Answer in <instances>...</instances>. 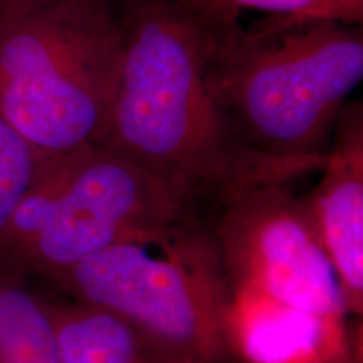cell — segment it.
<instances>
[{
    "label": "cell",
    "mask_w": 363,
    "mask_h": 363,
    "mask_svg": "<svg viewBox=\"0 0 363 363\" xmlns=\"http://www.w3.org/2000/svg\"><path fill=\"white\" fill-rule=\"evenodd\" d=\"M123 57L98 147L135 163L203 220L266 182L303 177L239 138L208 81V21L197 0H118Z\"/></svg>",
    "instance_id": "obj_1"
},
{
    "label": "cell",
    "mask_w": 363,
    "mask_h": 363,
    "mask_svg": "<svg viewBox=\"0 0 363 363\" xmlns=\"http://www.w3.org/2000/svg\"><path fill=\"white\" fill-rule=\"evenodd\" d=\"M207 13L211 88L247 148L301 175L320 172L338 118L363 79L362 26Z\"/></svg>",
    "instance_id": "obj_2"
},
{
    "label": "cell",
    "mask_w": 363,
    "mask_h": 363,
    "mask_svg": "<svg viewBox=\"0 0 363 363\" xmlns=\"http://www.w3.org/2000/svg\"><path fill=\"white\" fill-rule=\"evenodd\" d=\"M199 222L167 185L110 150L40 153L0 233V269L39 283L118 244L162 246Z\"/></svg>",
    "instance_id": "obj_3"
},
{
    "label": "cell",
    "mask_w": 363,
    "mask_h": 363,
    "mask_svg": "<svg viewBox=\"0 0 363 363\" xmlns=\"http://www.w3.org/2000/svg\"><path fill=\"white\" fill-rule=\"evenodd\" d=\"M123 57L118 0L0 13V116L43 155L101 142Z\"/></svg>",
    "instance_id": "obj_4"
},
{
    "label": "cell",
    "mask_w": 363,
    "mask_h": 363,
    "mask_svg": "<svg viewBox=\"0 0 363 363\" xmlns=\"http://www.w3.org/2000/svg\"><path fill=\"white\" fill-rule=\"evenodd\" d=\"M152 247L118 244L35 284L113 313L158 363H239L234 294L203 222Z\"/></svg>",
    "instance_id": "obj_5"
},
{
    "label": "cell",
    "mask_w": 363,
    "mask_h": 363,
    "mask_svg": "<svg viewBox=\"0 0 363 363\" xmlns=\"http://www.w3.org/2000/svg\"><path fill=\"white\" fill-rule=\"evenodd\" d=\"M202 222L234 296L347 325L342 291L306 195L283 182L257 184L217 203Z\"/></svg>",
    "instance_id": "obj_6"
},
{
    "label": "cell",
    "mask_w": 363,
    "mask_h": 363,
    "mask_svg": "<svg viewBox=\"0 0 363 363\" xmlns=\"http://www.w3.org/2000/svg\"><path fill=\"white\" fill-rule=\"evenodd\" d=\"M320 180L306 195L318 238L333 266L347 316L363 315V126L362 110L345 106Z\"/></svg>",
    "instance_id": "obj_7"
},
{
    "label": "cell",
    "mask_w": 363,
    "mask_h": 363,
    "mask_svg": "<svg viewBox=\"0 0 363 363\" xmlns=\"http://www.w3.org/2000/svg\"><path fill=\"white\" fill-rule=\"evenodd\" d=\"M40 289L56 331L61 363H158L135 331L113 313L43 286Z\"/></svg>",
    "instance_id": "obj_8"
},
{
    "label": "cell",
    "mask_w": 363,
    "mask_h": 363,
    "mask_svg": "<svg viewBox=\"0 0 363 363\" xmlns=\"http://www.w3.org/2000/svg\"><path fill=\"white\" fill-rule=\"evenodd\" d=\"M0 363H61L40 286L0 269Z\"/></svg>",
    "instance_id": "obj_9"
},
{
    "label": "cell",
    "mask_w": 363,
    "mask_h": 363,
    "mask_svg": "<svg viewBox=\"0 0 363 363\" xmlns=\"http://www.w3.org/2000/svg\"><path fill=\"white\" fill-rule=\"evenodd\" d=\"M40 153L0 116V233L29 189Z\"/></svg>",
    "instance_id": "obj_10"
},
{
    "label": "cell",
    "mask_w": 363,
    "mask_h": 363,
    "mask_svg": "<svg viewBox=\"0 0 363 363\" xmlns=\"http://www.w3.org/2000/svg\"><path fill=\"white\" fill-rule=\"evenodd\" d=\"M238 13L242 9L269 17L298 21H335L362 26L363 0H202Z\"/></svg>",
    "instance_id": "obj_11"
},
{
    "label": "cell",
    "mask_w": 363,
    "mask_h": 363,
    "mask_svg": "<svg viewBox=\"0 0 363 363\" xmlns=\"http://www.w3.org/2000/svg\"><path fill=\"white\" fill-rule=\"evenodd\" d=\"M52 2V0H0V13H7L21 9L40 6V4Z\"/></svg>",
    "instance_id": "obj_12"
},
{
    "label": "cell",
    "mask_w": 363,
    "mask_h": 363,
    "mask_svg": "<svg viewBox=\"0 0 363 363\" xmlns=\"http://www.w3.org/2000/svg\"><path fill=\"white\" fill-rule=\"evenodd\" d=\"M316 363H362V350H352L340 353V355H335L331 358H326L323 362Z\"/></svg>",
    "instance_id": "obj_13"
}]
</instances>
